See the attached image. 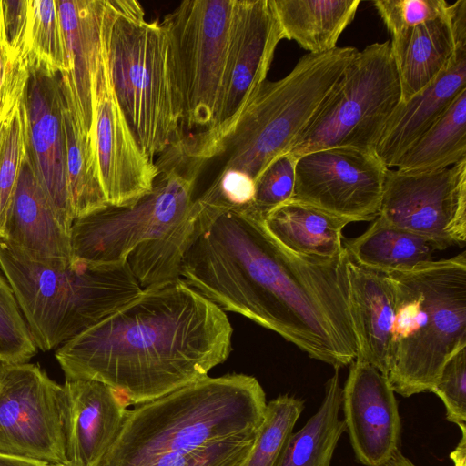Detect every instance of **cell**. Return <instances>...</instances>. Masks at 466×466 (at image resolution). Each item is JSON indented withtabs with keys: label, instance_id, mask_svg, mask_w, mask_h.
<instances>
[{
	"label": "cell",
	"instance_id": "6da1fadb",
	"mask_svg": "<svg viewBox=\"0 0 466 466\" xmlns=\"http://www.w3.org/2000/svg\"><path fill=\"white\" fill-rule=\"evenodd\" d=\"M345 249L297 254L250 206L220 214L184 256L179 279L224 311L240 314L335 370L359 351Z\"/></svg>",
	"mask_w": 466,
	"mask_h": 466
},
{
	"label": "cell",
	"instance_id": "7a4b0ae2",
	"mask_svg": "<svg viewBox=\"0 0 466 466\" xmlns=\"http://www.w3.org/2000/svg\"><path fill=\"white\" fill-rule=\"evenodd\" d=\"M225 311L183 279L134 299L56 349L66 380H92L139 405L208 376L229 356Z\"/></svg>",
	"mask_w": 466,
	"mask_h": 466
},
{
	"label": "cell",
	"instance_id": "3957f363",
	"mask_svg": "<svg viewBox=\"0 0 466 466\" xmlns=\"http://www.w3.org/2000/svg\"><path fill=\"white\" fill-rule=\"evenodd\" d=\"M266 408L255 377L206 376L127 410L104 466H240Z\"/></svg>",
	"mask_w": 466,
	"mask_h": 466
},
{
	"label": "cell",
	"instance_id": "277c9868",
	"mask_svg": "<svg viewBox=\"0 0 466 466\" xmlns=\"http://www.w3.org/2000/svg\"><path fill=\"white\" fill-rule=\"evenodd\" d=\"M385 274L395 309L389 381L405 398L431 391L466 347V253Z\"/></svg>",
	"mask_w": 466,
	"mask_h": 466
},
{
	"label": "cell",
	"instance_id": "5b68a950",
	"mask_svg": "<svg viewBox=\"0 0 466 466\" xmlns=\"http://www.w3.org/2000/svg\"><path fill=\"white\" fill-rule=\"evenodd\" d=\"M101 42L118 104L151 158L182 136V102L168 33L135 0H105Z\"/></svg>",
	"mask_w": 466,
	"mask_h": 466
},
{
	"label": "cell",
	"instance_id": "8992f818",
	"mask_svg": "<svg viewBox=\"0 0 466 466\" xmlns=\"http://www.w3.org/2000/svg\"><path fill=\"white\" fill-rule=\"evenodd\" d=\"M0 268L36 347L55 350L143 290L127 261L95 264L30 260L0 241Z\"/></svg>",
	"mask_w": 466,
	"mask_h": 466
},
{
	"label": "cell",
	"instance_id": "52a82bcc",
	"mask_svg": "<svg viewBox=\"0 0 466 466\" xmlns=\"http://www.w3.org/2000/svg\"><path fill=\"white\" fill-rule=\"evenodd\" d=\"M359 50L352 46L304 55L277 81L265 80L220 145L221 170L237 169L254 181L288 153L309 126Z\"/></svg>",
	"mask_w": 466,
	"mask_h": 466
},
{
	"label": "cell",
	"instance_id": "ba28073f",
	"mask_svg": "<svg viewBox=\"0 0 466 466\" xmlns=\"http://www.w3.org/2000/svg\"><path fill=\"white\" fill-rule=\"evenodd\" d=\"M153 188L135 203L106 208L76 218L70 241L75 259L95 264L127 261L140 244L166 234L188 211L204 161L179 140L158 155Z\"/></svg>",
	"mask_w": 466,
	"mask_h": 466
},
{
	"label": "cell",
	"instance_id": "9c48e42d",
	"mask_svg": "<svg viewBox=\"0 0 466 466\" xmlns=\"http://www.w3.org/2000/svg\"><path fill=\"white\" fill-rule=\"evenodd\" d=\"M400 100L390 41L370 44L357 52L319 112L288 153L297 159L330 147L374 151Z\"/></svg>",
	"mask_w": 466,
	"mask_h": 466
},
{
	"label": "cell",
	"instance_id": "30bf717a",
	"mask_svg": "<svg viewBox=\"0 0 466 466\" xmlns=\"http://www.w3.org/2000/svg\"><path fill=\"white\" fill-rule=\"evenodd\" d=\"M234 0H185L161 22L167 29L182 102V127L209 128L218 112Z\"/></svg>",
	"mask_w": 466,
	"mask_h": 466
},
{
	"label": "cell",
	"instance_id": "8fae6325",
	"mask_svg": "<svg viewBox=\"0 0 466 466\" xmlns=\"http://www.w3.org/2000/svg\"><path fill=\"white\" fill-rule=\"evenodd\" d=\"M69 420L64 384L36 364L0 362V454L66 465Z\"/></svg>",
	"mask_w": 466,
	"mask_h": 466
},
{
	"label": "cell",
	"instance_id": "7c38bea8",
	"mask_svg": "<svg viewBox=\"0 0 466 466\" xmlns=\"http://www.w3.org/2000/svg\"><path fill=\"white\" fill-rule=\"evenodd\" d=\"M283 39L269 0H234L220 101L213 125L188 135L203 160L219 156V147L261 84L267 80L275 50Z\"/></svg>",
	"mask_w": 466,
	"mask_h": 466
},
{
	"label": "cell",
	"instance_id": "4fadbf2b",
	"mask_svg": "<svg viewBox=\"0 0 466 466\" xmlns=\"http://www.w3.org/2000/svg\"><path fill=\"white\" fill-rule=\"evenodd\" d=\"M434 250L466 241V160L432 171L387 170L377 217Z\"/></svg>",
	"mask_w": 466,
	"mask_h": 466
},
{
	"label": "cell",
	"instance_id": "5bb4252c",
	"mask_svg": "<svg viewBox=\"0 0 466 466\" xmlns=\"http://www.w3.org/2000/svg\"><path fill=\"white\" fill-rule=\"evenodd\" d=\"M387 167L374 151L349 147L321 149L297 158L291 199L351 222L374 220Z\"/></svg>",
	"mask_w": 466,
	"mask_h": 466
},
{
	"label": "cell",
	"instance_id": "9a60e30c",
	"mask_svg": "<svg viewBox=\"0 0 466 466\" xmlns=\"http://www.w3.org/2000/svg\"><path fill=\"white\" fill-rule=\"evenodd\" d=\"M93 103V144L106 198L110 206H129L152 190L158 170L137 142L122 112L102 44Z\"/></svg>",
	"mask_w": 466,
	"mask_h": 466
},
{
	"label": "cell",
	"instance_id": "2e32d148",
	"mask_svg": "<svg viewBox=\"0 0 466 466\" xmlns=\"http://www.w3.org/2000/svg\"><path fill=\"white\" fill-rule=\"evenodd\" d=\"M21 106L25 154L61 222L71 232L75 220L66 177V137L60 74L27 61Z\"/></svg>",
	"mask_w": 466,
	"mask_h": 466
},
{
	"label": "cell",
	"instance_id": "e0dca14e",
	"mask_svg": "<svg viewBox=\"0 0 466 466\" xmlns=\"http://www.w3.org/2000/svg\"><path fill=\"white\" fill-rule=\"evenodd\" d=\"M341 409L357 461L385 466L400 450L401 420L395 392L387 376L355 360L342 388Z\"/></svg>",
	"mask_w": 466,
	"mask_h": 466
},
{
	"label": "cell",
	"instance_id": "ac0fdd59",
	"mask_svg": "<svg viewBox=\"0 0 466 466\" xmlns=\"http://www.w3.org/2000/svg\"><path fill=\"white\" fill-rule=\"evenodd\" d=\"M56 1L66 59V70L60 74L61 92L77 127L93 143L94 80L105 0Z\"/></svg>",
	"mask_w": 466,
	"mask_h": 466
},
{
	"label": "cell",
	"instance_id": "d6986e66",
	"mask_svg": "<svg viewBox=\"0 0 466 466\" xmlns=\"http://www.w3.org/2000/svg\"><path fill=\"white\" fill-rule=\"evenodd\" d=\"M0 241L30 260H74L70 230L61 222L25 153Z\"/></svg>",
	"mask_w": 466,
	"mask_h": 466
},
{
	"label": "cell",
	"instance_id": "ffe728a7",
	"mask_svg": "<svg viewBox=\"0 0 466 466\" xmlns=\"http://www.w3.org/2000/svg\"><path fill=\"white\" fill-rule=\"evenodd\" d=\"M466 44V0L450 5L449 13L391 38L401 92L407 102L447 68L459 46Z\"/></svg>",
	"mask_w": 466,
	"mask_h": 466
},
{
	"label": "cell",
	"instance_id": "44dd1931",
	"mask_svg": "<svg viewBox=\"0 0 466 466\" xmlns=\"http://www.w3.org/2000/svg\"><path fill=\"white\" fill-rule=\"evenodd\" d=\"M64 386L70 404L68 462L64 466H104L128 405L116 390L96 380H66Z\"/></svg>",
	"mask_w": 466,
	"mask_h": 466
},
{
	"label": "cell",
	"instance_id": "7402d4cb",
	"mask_svg": "<svg viewBox=\"0 0 466 466\" xmlns=\"http://www.w3.org/2000/svg\"><path fill=\"white\" fill-rule=\"evenodd\" d=\"M466 89V44L459 46L447 68L423 91L400 103L387 121L374 153L387 167L424 134Z\"/></svg>",
	"mask_w": 466,
	"mask_h": 466
},
{
	"label": "cell",
	"instance_id": "603a6c76",
	"mask_svg": "<svg viewBox=\"0 0 466 466\" xmlns=\"http://www.w3.org/2000/svg\"><path fill=\"white\" fill-rule=\"evenodd\" d=\"M231 208L210 185L166 234L137 246L127 261L141 288L179 279L181 261L192 244L220 214Z\"/></svg>",
	"mask_w": 466,
	"mask_h": 466
},
{
	"label": "cell",
	"instance_id": "cb8c5ba5",
	"mask_svg": "<svg viewBox=\"0 0 466 466\" xmlns=\"http://www.w3.org/2000/svg\"><path fill=\"white\" fill-rule=\"evenodd\" d=\"M350 303L359 351L355 360L367 362L388 377L394 323V293L385 273L366 268L349 257Z\"/></svg>",
	"mask_w": 466,
	"mask_h": 466
},
{
	"label": "cell",
	"instance_id": "d4e9b609",
	"mask_svg": "<svg viewBox=\"0 0 466 466\" xmlns=\"http://www.w3.org/2000/svg\"><path fill=\"white\" fill-rule=\"evenodd\" d=\"M268 230L287 248L303 256L332 258L345 251L343 228L351 221L294 199L265 218Z\"/></svg>",
	"mask_w": 466,
	"mask_h": 466
},
{
	"label": "cell",
	"instance_id": "484cf974",
	"mask_svg": "<svg viewBox=\"0 0 466 466\" xmlns=\"http://www.w3.org/2000/svg\"><path fill=\"white\" fill-rule=\"evenodd\" d=\"M283 39L311 54L333 50L353 21L360 0H269Z\"/></svg>",
	"mask_w": 466,
	"mask_h": 466
},
{
	"label": "cell",
	"instance_id": "4316f807",
	"mask_svg": "<svg viewBox=\"0 0 466 466\" xmlns=\"http://www.w3.org/2000/svg\"><path fill=\"white\" fill-rule=\"evenodd\" d=\"M341 398L336 370L325 384L319 410L299 431L291 433L278 466H330L337 444L346 431L345 422L339 418Z\"/></svg>",
	"mask_w": 466,
	"mask_h": 466
},
{
	"label": "cell",
	"instance_id": "83f0119b",
	"mask_svg": "<svg viewBox=\"0 0 466 466\" xmlns=\"http://www.w3.org/2000/svg\"><path fill=\"white\" fill-rule=\"evenodd\" d=\"M350 258L378 272L407 270L432 260L434 249L425 239L376 218L361 235L343 242Z\"/></svg>",
	"mask_w": 466,
	"mask_h": 466
},
{
	"label": "cell",
	"instance_id": "f1b7e54d",
	"mask_svg": "<svg viewBox=\"0 0 466 466\" xmlns=\"http://www.w3.org/2000/svg\"><path fill=\"white\" fill-rule=\"evenodd\" d=\"M466 160V89L400 157V171H432Z\"/></svg>",
	"mask_w": 466,
	"mask_h": 466
},
{
	"label": "cell",
	"instance_id": "f546056e",
	"mask_svg": "<svg viewBox=\"0 0 466 466\" xmlns=\"http://www.w3.org/2000/svg\"><path fill=\"white\" fill-rule=\"evenodd\" d=\"M61 98L66 177L76 219L102 209L108 203L102 187L93 143L77 127L62 92Z\"/></svg>",
	"mask_w": 466,
	"mask_h": 466
},
{
	"label": "cell",
	"instance_id": "4dcf8cb0",
	"mask_svg": "<svg viewBox=\"0 0 466 466\" xmlns=\"http://www.w3.org/2000/svg\"><path fill=\"white\" fill-rule=\"evenodd\" d=\"M304 408L302 400L289 394H281L267 402L264 421L240 466H278Z\"/></svg>",
	"mask_w": 466,
	"mask_h": 466
},
{
	"label": "cell",
	"instance_id": "1f68e13d",
	"mask_svg": "<svg viewBox=\"0 0 466 466\" xmlns=\"http://www.w3.org/2000/svg\"><path fill=\"white\" fill-rule=\"evenodd\" d=\"M27 5L25 59L64 74L66 59L56 1L27 0Z\"/></svg>",
	"mask_w": 466,
	"mask_h": 466
},
{
	"label": "cell",
	"instance_id": "d6a6232c",
	"mask_svg": "<svg viewBox=\"0 0 466 466\" xmlns=\"http://www.w3.org/2000/svg\"><path fill=\"white\" fill-rule=\"evenodd\" d=\"M37 350L14 291L0 272V362H28Z\"/></svg>",
	"mask_w": 466,
	"mask_h": 466
},
{
	"label": "cell",
	"instance_id": "836d02e7",
	"mask_svg": "<svg viewBox=\"0 0 466 466\" xmlns=\"http://www.w3.org/2000/svg\"><path fill=\"white\" fill-rule=\"evenodd\" d=\"M25 153L24 122L20 101L10 119L0 149V238L3 235Z\"/></svg>",
	"mask_w": 466,
	"mask_h": 466
},
{
	"label": "cell",
	"instance_id": "e575fe53",
	"mask_svg": "<svg viewBox=\"0 0 466 466\" xmlns=\"http://www.w3.org/2000/svg\"><path fill=\"white\" fill-rule=\"evenodd\" d=\"M296 161L291 154H282L270 162L255 180V197L249 206L263 218L292 198Z\"/></svg>",
	"mask_w": 466,
	"mask_h": 466
},
{
	"label": "cell",
	"instance_id": "d590c367",
	"mask_svg": "<svg viewBox=\"0 0 466 466\" xmlns=\"http://www.w3.org/2000/svg\"><path fill=\"white\" fill-rule=\"evenodd\" d=\"M392 37L424 23L445 16V0H376L372 2Z\"/></svg>",
	"mask_w": 466,
	"mask_h": 466
},
{
	"label": "cell",
	"instance_id": "8d00e7d4",
	"mask_svg": "<svg viewBox=\"0 0 466 466\" xmlns=\"http://www.w3.org/2000/svg\"><path fill=\"white\" fill-rule=\"evenodd\" d=\"M443 402L446 420L458 427L466 422V347L444 365L431 390Z\"/></svg>",
	"mask_w": 466,
	"mask_h": 466
},
{
	"label": "cell",
	"instance_id": "74e56055",
	"mask_svg": "<svg viewBox=\"0 0 466 466\" xmlns=\"http://www.w3.org/2000/svg\"><path fill=\"white\" fill-rule=\"evenodd\" d=\"M5 38L12 57H25L27 0H1Z\"/></svg>",
	"mask_w": 466,
	"mask_h": 466
},
{
	"label": "cell",
	"instance_id": "f35d334b",
	"mask_svg": "<svg viewBox=\"0 0 466 466\" xmlns=\"http://www.w3.org/2000/svg\"><path fill=\"white\" fill-rule=\"evenodd\" d=\"M221 198L233 208H241L252 204L255 197V181L243 171L221 170L211 184Z\"/></svg>",
	"mask_w": 466,
	"mask_h": 466
},
{
	"label": "cell",
	"instance_id": "ab89813d",
	"mask_svg": "<svg viewBox=\"0 0 466 466\" xmlns=\"http://www.w3.org/2000/svg\"><path fill=\"white\" fill-rule=\"evenodd\" d=\"M12 64L9 47L5 38L2 2L0 0V103L7 84Z\"/></svg>",
	"mask_w": 466,
	"mask_h": 466
},
{
	"label": "cell",
	"instance_id": "60d3db41",
	"mask_svg": "<svg viewBox=\"0 0 466 466\" xmlns=\"http://www.w3.org/2000/svg\"><path fill=\"white\" fill-rule=\"evenodd\" d=\"M0 466H59L29 459L0 454Z\"/></svg>",
	"mask_w": 466,
	"mask_h": 466
},
{
	"label": "cell",
	"instance_id": "b9f144b4",
	"mask_svg": "<svg viewBox=\"0 0 466 466\" xmlns=\"http://www.w3.org/2000/svg\"><path fill=\"white\" fill-rule=\"evenodd\" d=\"M461 431V438L455 448V450L450 454L451 460L453 461L455 466H465V437H466V426H459Z\"/></svg>",
	"mask_w": 466,
	"mask_h": 466
},
{
	"label": "cell",
	"instance_id": "7bdbcfd3",
	"mask_svg": "<svg viewBox=\"0 0 466 466\" xmlns=\"http://www.w3.org/2000/svg\"><path fill=\"white\" fill-rule=\"evenodd\" d=\"M385 466H417L399 450Z\"/></svg>",
	"mask_w": 466,
	"mask_h": 466
}]
</instances>
